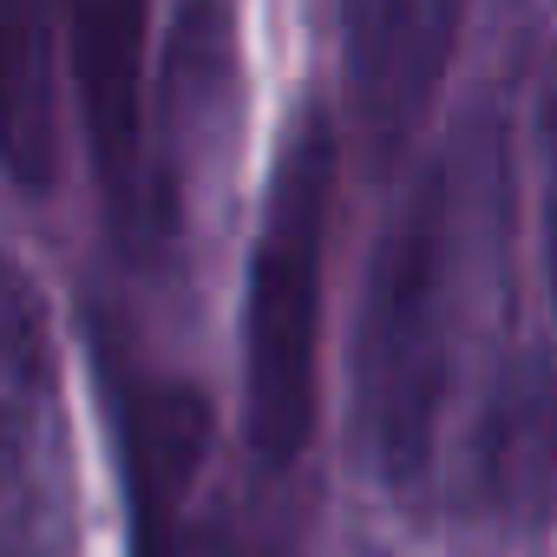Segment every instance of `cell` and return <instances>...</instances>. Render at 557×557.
<instances>
[{
  "label": "cell",
  "instance_id": "1",
  "mask_svg": "<svg viewBox=\"0 0 557 557\" xmlns=\"http://www.w3.org/2000/svg\"><path fill=\"white\" fill-rule=\"evenodd\" d=\"M466 184L453 158L426 164L394 203L361 283L355 322V426L361 453L394 492H420L440 459L453 400L459 289H466Z\"/></svg>",
  "mask_w": 557,
  "mask_h": 557
},
{
  "label": "cell",
  "instance_id": "2",
  "mask_svg": "<svg viewBox=\"0 0 557 557\" xmlns=\"http://www.w3.org/2000/svg\"><path fill=\"white\" fill-rule=\"evenodd\" d=\"M335 203L329 106H302L283 132L243 283V433L283 472L315 433V342H322V249Z\"/></svg>",
  "mask_w": 557,
  "mask_h": 557
},
{
  "label": "cell",
  "instance_id": "3",
  "mask_svg": "<svg viewBox=\"0 0 557 557\" xmlns=\"http://www.w3.org/2000/svg\"><path fill=\"white\" fill-rule=\"evenodd\" d=\"M112 440L125 472L132 557H243L236 518L216 492V426L210 400L184 381L106 374Z\"/></svg>",
  "mask_w": 557,
  "mask_h": 557
},
{
  "label": "cell",
  "instance_id": "4",
  "mask_svg": "<svg viewBox=\"0 0 557 557\" xmlns=\"http://www.w3.org/2000/svg\"><path fill=\"white\" fill-rule=\"evenodd\" d=\"M66 550V407L34 275L0 256V557Z\"/></svg>",
  "mask_w": 557,
  "mask_h": 557
},
{
  "label": "cell",
  "instance_id": "5",
  "mask_svg": "<svg viewBox=\"0 0 557 557\" xmlns=\"http://www.w3.org/2000/svg\"><path fill=\"white\" fill-rule=\"evenodd\" d=\"M66 53L79 86V125L106 203L125 236H151V112H145V40L151 0H60Z\"/></svg>",
  "mask_w": 557,
  "mask_h": 557
},
{
  "label": "cell",
  "instance_id": "6",
  "mask_svg": "<svg viewBox=\"0 0 557 557\" xmlns=\"http://www.w3.org/2000/svg\"><path fill=\"white\" fill-rule=\"evenodd\" d=\"M466 0H342L348 112L374 145H400L446 86Z\"/></svg>",
  "mask_w": 557,
  "mask_h": 557
},
{
  "label": "cell",
  "instance_id": "7",
  "mask_svg": "<svg viewBox=\"0 0 557 557\" xmlns=\"http://www.w3.org/2000/svg\"><path fill=\"white\" fill-rule=\"evenodd\" d=\"M466 492L498 518H531L557 492V374L544 361H518L479 407Z\"/></svg>",
  "mask_w": 557,
  "mask_h": 557
},
{
  "label": "cell",
  "instance_id": "8",
  "mask_svg": "<svg viewBox=\"0 0 557 557\" xmlns=\"http://www.w3.org/2000/svg\"><path fill=\"white\" fill-rule=\"evenodd\" d=\"M0 164L27 190H47L60 171L53 0H0Z\"/></svg>",
  "mask_w": 557,
  "mask_h": 557
},
{
  "label": "cell",
  "instance_id": "9",
  "mask_svg": "<svg viewBox=\"0 0 557 557\" xmlns=\"http://www.w3.org/2000/svg\"><path fill=\"white\" fill-rule=\"evenodd\" d=\"M544 275H550V302H557V92L544 106Z\"/></svg>",
  "mask_w": 557,
  "mask_h": 557
}]
</instances>
